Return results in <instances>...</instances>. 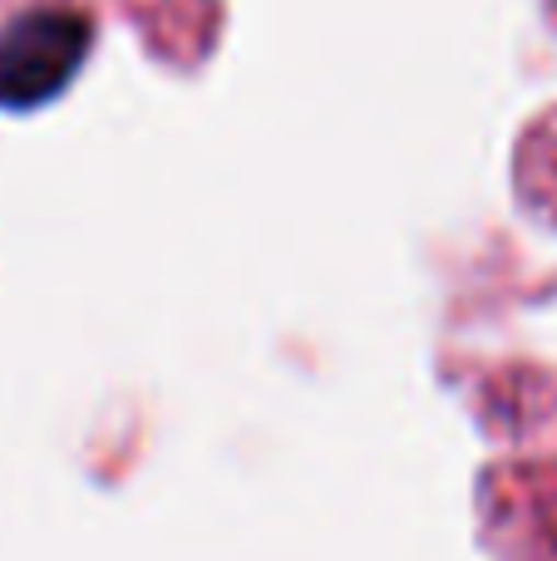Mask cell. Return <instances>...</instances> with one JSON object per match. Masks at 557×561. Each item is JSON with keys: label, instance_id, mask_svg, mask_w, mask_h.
I'll list each match as a JSON object with an SVG mask.
<instances>
[{"label": "cell", "instance_id": "1", "mask_svg": "<svg viewBox=\"0 0 557 561\" xmlns=\"http://www.w3.org/2000/svg\"><path fill=\"white\" fill-rule=\"evenodd\" d=\"M89 39H94L89 15H79L75 5L20 10L0 30V104L35 108L55 99L84 65Z\"/></svg>", "mask_w": 557, "mask_h": 561}]
</instances>
